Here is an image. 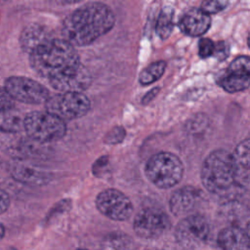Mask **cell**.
I'll return each mask as SVG.
<instances>
[{
	"label": "cell",
	"instance_id": "obj_1",
	"mask_svg": "<svg viewBox=\"0 0 250 250\" xmlns=\"http://www.w3.org/2000/svg\"><path fill=\"white\" fill-rule=\"evenodd\" d=\"M114 22V14L107 5L90 2L65 18L62 34L72 46H87L107 33Z\"/></svg>",
	"mask_w": 250,
	"mask_h": 250
},
{
	"label": "cell",
	"instance_id": "obj_2",
	"mask_svg": "<svg viewBox=\"0 0 250 250\" xmlns=\"http://www.w3.org/2000/svg\"><path fill=\"white\" fill-rule=\"evenodd\" d=\"M31 67L48 81L68 74L80 65V59L74 46L64 39L53 38L31 54Z\"/></svg>",
	"mask_w": 250,
	"mask_h": 250
},
{
	"label": "cell",
	"instance_id": "obj_3",
	"mask_svg": "<svg viewBox=\"0 0 250 250\" xmlns=\"http://www.w3.org/2000/svg\"><path fill=\"white\" fill-rule=\"evenodd\" d=\"M238 167L231 153L225 149L212 151L203 161L201 182L214 194L226 193L234 184Z\"/></svg>",
	"mask_w": 250,
	"mask_h": 250
},
{
	"label": "cell",
	"instance_id": "obj_4",
	"mask_svg": "<svg viewBox=\"0 0 250 250\" xmlns=\"http://www.w3.org/2000/svg\"><path fill=\"white\" fill-rule=\"evenodd\" d=\"M147 179L157 188H170L183 178L184 165L174 153L161 151L149 158L146 166Z\"/></svg>",
	"mask_w": 250,
	"mask_h": 250
},
{
	"label": "cell",
	"instance_id": "obj_5",
	"mask_svg": "<svg viewBox=\"0 0 250 250\" xmlns=\"http://www.w3.org/2000/svg\"><path fill=\"white\" fill-rule=\"evenodd\" d=\"M23 122L25 133L37 143L56 142L66 133L65 122L48 111L29 112Z\"/></svg>",
	"mask_w": 250,
	"mask_h": 250
},
{
	"label": "cell",
	"instance_id": "obj_6",
	"mask_svg": "<svg viewBox=\"0 0 250 250\" xmlns=\"http://www.w3.org/2000/svg\"><path fill=\"white\" fill-rule=\"evenodd\" d=\"M45 107L46 111L65 122L86 115L91 108V103L83 93H62L50 97Z\"/></svg>",
	"mask_w": 250,
	"mask_h": 250
},
{
	"label": "cell",
	"instance_id": "obj_7",
	"mask_svg": "<svg viewBox=\"0 0 250 250\" xmlns=\"http://www.w3.org/2000/svg\"><path fill=\"white\" fill-rule=\"evenodd\" d=\"M4 88L14 101L24 104H45L50 98L49 90L36 80L24 76H10L5 80Z\"/></svg>",
	"mask_w": 250,
	"mask_h": 250
},
{
	"label": "cell",
	"instance_id": "obj_8",
	"mask_svg": "<svg viewBox=\"0 0 250 250\" xmlns=\"http://www.w3.org/2000/svg\"><path fill=\"white\" fill-rule=\"evenodd\" d=\"M210 232L206 219L200 215H189L177 226L175 235L178 243L186 249H195L202 246Z\"/></svg>",
	"mask_w": 250,
	"mask_h": 250
},
{
	"label": "cell",
	"instance_id": "obj_9",
	"mask_svg": "<svg viewBox=\"0 0 250 250\" xmlns=\"http://www.w3.org/2000/svg\"><path fill=\"white\" fill-rule=\"evenodd\" d=\"M97 209L105 217L114 221H125L133 213L131 200L120 190L107 188L97 195Z\"/></svg>",
	"mask_w": 250,
	"mask_h": 250
},
{
	"label": "cell",
	"instance_id": "obj_10",
	"mask_svg": "<svg viewBox=\"0 0 250 250\" xmlns=\"http://www.w3.org/2000/svg\"><path fill=\"white\" fill-rule=\"evenodd\" d=\"M133 227L143 238H157L170 228V219L160 209L145 208L136 215Z\"/></svg>",
	"mask_w": 250,
	"mask_h": 250
},
{
	"label": "cell",
	"instance_id": "obj_11",
	"mask_svg": "<svg viewBox=\"0 0 250 250\" xmlns=\"http://www.w3.org/2000/svg\"><path fill=\"white\" fill-rule=\"evenodd\" d=\"M204 193L192 186H185L176 189L169 201L170 209L175 216H185L193 212L203 201Z\"/></svg>",
	"mask_w": 250,
	"mask_h": 250
},
{
	"label": "cell",
	"instance_id": "obj_12",
	"mask_svg": "<svg viewBox=\"0 0 250 250\" xmlns=\"http://www.w3.org/2000/svg\"><path fill=\"white\" fill-rule=\"evenodd\" d=\"M91 81L90 72L81 64L76 70L52 79L49 83L54 89L62 93H82L90 86Z\"/></svg>",
	"mask_w": 250,
	"mask_h": 250
},
{
	"label": "cell",
	"instance_id": "obj_13",
	"mask_svg": "<svg viewBox=\"0 0 250 250\" xmlns=\"http://www.w3.org/2000/svg\"><path fill=\"white\" fill-rule=\"evenodd\" d=\"M211 25V18L200 8H192L180 20L179 27L189 36H200L204 34Z\"/></svg>",
	"mask_w": 250,
	"mask_h": 250
},
{
	"label": "cell",
	"instance_id": "obj_14",
	"mask_svg": "<svg viewBox=\"0 0 250 250\" xmlns=\"http://www.w3.org/2000/svg\"><path fill=\"white\" fill-rule=\"evenodd\" d=\"M217 250H250L246 231L236 226L223 229L217 238Z\"/></svg>",
	"mask_w": 250,
	"mask_h": 250
},
{
	"label": "cell",
	"instance_id": "obj_15",
	"mask_svg": "<svg viewBox=\"0 0 250 250\" xmlns=\"http://www.w3.org/2000/svg\"><path fill=\"white\" fill-rule=\"evenodd\" d=\"M55 38L51 30L40 24L26 26L20 35V43L23 51L31 54L37 48Z\"/></svg>",
	"mask_w": 250,
	"mask_h": 250
},
{
	"label": "cell",
	"instance_id": "obj_16",
	"mask_svg": "<svg viewBox=\"0 0 250 250\" xmlns=\"http://www.w3.org/2000/svg\"><path fill=\"white\" fill-rule=\"evenodd\" d=\"M11 175L16 181L32 187L47 185L52 178L49 173L43 170L21 163H18L12 166Z\"/></svg>",
	"mask_w": 250,
	"mask_h": 250
},
{
	"label": "cell",
	"instance_id": "obj_17",
	"mask_svg": "<svg viewBox=\"0 0 250 250\" xmlns=\"http://www.w3.org/2000/svg\"><path fill=\"white\" fill-rule=\"evenodd\" d=\"M220 86L229 93H236L250 86V76L228 70L219 80Z\"/></svg>",
	"mask_w": 250,
	"mask_h": 250
},
{
	"label": "cell",
	"instance_id": "obj_18",
	"mask_svg": "<svg viewBox=\"0 0 250 250\" xmlns=\"http://www.w3.org/2000/svg\"><path fill=\"white\" fill-rule=\"evenodd\" d=\"M24 117L14 109L0 110V132L19 133L24 130Z\"/></svg>",
	"mask_w": 250,
	"mask_h": 250
},
{
	"label": "cell",
	"instance_id": "obj_19",
	"mask_svg": "<svg viewBox=\"0 0 250 250\" xmlns=\"http://www.w3.org/2000/svg\"><path fill=\"white\" fill-rule=\"evenodd\" d=\"M174 10L171 7H164L157 19L156 32L161 39H166L170 36L174 26Z\"/></svg>",
	"mask_w": 250,
	"mask_h": 250
},
{
	"label": "cell",
	"instance_id": "obj_20",
	"mask_svg": "<svg viewBox=\"0 0 250 250\" xmlns=\"http://www.w3.org/2000/svg\"><path fill=\"white\" fill-rule=\"evenodd\" d=\"M165 68L166 62L164 61H158L150 63L140 73L139 82L142 85H149L155 82L163 75Z\"/></svg>",
	"mask_w": 250,
	"mask_h": 250
},
{
	"label": "cell",
	"instance_id": "obj_21",
	"mask_svg": "<svg viewBox=\"0 0 250 250\" xmlns=\"http://www.w3.org/2000/svg\"><path fill=\"white\" fill-rule=\"evenodd\" d=\"M237 167L250 169V139L240 142L232 153Z\"/></svg>",
	"mask_w": 250,
	"mask_h": 250
},
{
	"label": "cell",
	"instance_id": "obj_22",
	"mask_svg": "<svg viewBox=\"0 0 250 250\" xmlns=\"http://www.w3.org/2000/svg\"><path fill=\"white\" fill-rule=\"evenodd\" d=\"M229 70L250 76V57L240 56L235 58L230 62Z\"/></svg>",
	"mask_w": 250,
	"mask_h": 250
},
{
	"label": "cell",
	"instance_id": "obj_23",
	"mask_svg": "<svg viewBox=\"0 0 250 250\" xmlns=\"http://www.w3.org/2000/svg\"><path fill=\"white\" fill-rule=\"evenodd\" d=\"M227 1H222V0H208V1H203L201 3V10L205 12L206 14H216L222 10H224L228 6Z\"/></svg>",
	"mask_w": 250,
	"mask_h": 250
},
{
	"label": "cell",
	"instance_id": "obj_24",
	"mask_svg": "<svg viewBox=\"0 0 250 250\" xmlns=\"http://www.w3.org/2000/svg\"><path fill=\"white\" fill-rule=\"evenodd\" d=\"M215 52V43L209 38H202L198 42V54L201 58L213 56Z\"/></svg>",
	"mask_w": 250,
	"mask_h": 250
},
{
	"label": "cell",
	"instance_id": "obj_25",
	"mask_svg": "<svg viewBox=\"0 0 250 250\" xmlns=\"http://www.w3.org/2000/svg\"><path fill=\"white\" fill-rule=\"evenodd\" d=\"M125 137V130L123 127L116 126L112 128L105 136L104 138V143L108 145H115L123 141Z\"/></svg>",
	"mask_w": 250,
	"mask_h": 250
},
{
	"label": "cell",
	"instance_id": "obj_26",
	"mask_svg": "<svg viewBox=\"0 0 250 250\" xmlns=\"http://www.w3.org/2000/svg\"><path fill=\"white\" fill-rule=\"evenodd\" d=\"M15 101L11 98L5 88L0 87V110L14 109Z\"/></svg>",
	"mask_w": 250,
	"mask_h": 250
},
{
	"label": "cell",
	"instance_id": "obj_27",
	"mask_svg": "<svg viewBox=\"0 0 250 250\" xmlns=\"http://www.w3.org/2000/svg\"><path fill=\"white\" fill-rule=\"evenodd\" d=\"M214 55H217L219 60H224L228 57V46L225 42H218L215 44Z\"/></svg>",
	"mask_w": 250,
	"mask_h": 250
},
{
	"label": "cell",
	"instance_id": "obj_28",
	"mask_svg": "<svg viewBox=\"0 0 250 250\" xmlns=\"http://www.w3.org/2000/svg\"><path fill=\"white\" fill-rule=\"evenodd\" d=\"M10 205V197L8 193L0 188V214L4 213Z\"/></svg>",
	"mask_w": 250,
	"mask_h": 250
},
{
	"label": "cell",
	"instance_id": "obj_29",
	"mask_svg": "<svg viewBox=\"0 0 250 250\" xmlns=\"http://www.w3.org/2000/svg\"><path fill=\"white\" fill-rule=\"evenodd\" d=\"M159 92V88H153L150 91H148L142 99V104H146L149 102H151L157 95V93Z\"/></svg>",
	"mask_w": 250,
	"mask_h": 250
},
{
	"label": "cell",
	"instance_id": "obj_30",
	"mask_svg": "<svg viewBox=\"0 0 250 250\" xmlns=\"http://www.w3.org/2000/svg\"><path fill=\"white\" fill-rule=\"evenodd\" d=\"M4 234H5V229H4L3 225L0 223V240L2 239V237L4 236Z\"/></svg>",
	"mask_w": 250,
	"mask_h": 250
},
{
	"label": "cell",
	"instance_id": "obj_31",
	"mask_svg": "<svg viewBox=\"0 0 250 250\" xmlns=\"http://www.w3.org/2000/svg\"><path fill=\"white\" fill-rule=\"evenodd\" d=\"M245 231H246V233H247V236H248V239H249V242H250V221H249V223L247 224V227H246Z\"/></svg>",
	"mask_w": 250,
	"mask_h": 250
},
{
	"label": "cell",
	"instance_id": "obj_32",
	"mask_svg": "<svg viewBox=\"0 0 250 250\" xmlns=\"http://www.w3.org/2000/svg\"><path fill=\"white\" fill-rule=\"evenodd\" d=\"M247 43H248V46H249V48H250V33H249V35H248V39H247Z\"/></svg>",
	"mask_w": 250,
	"mask_h": 250
},
{
	"label": "cell",
	"instance_id": "obj_33",
	"mask_svg": "<svg viewBox=\"0 0 250 250\" xmlns=\"http://www.w3.org/2000/svg\"><path fill=\"white\" fill-rule=\"evenodd\" d=\"M77 250H87V249H77Z\"/></svg>",
	"mask_w": 250,
	"mask_h": 250
}]
</instances>
